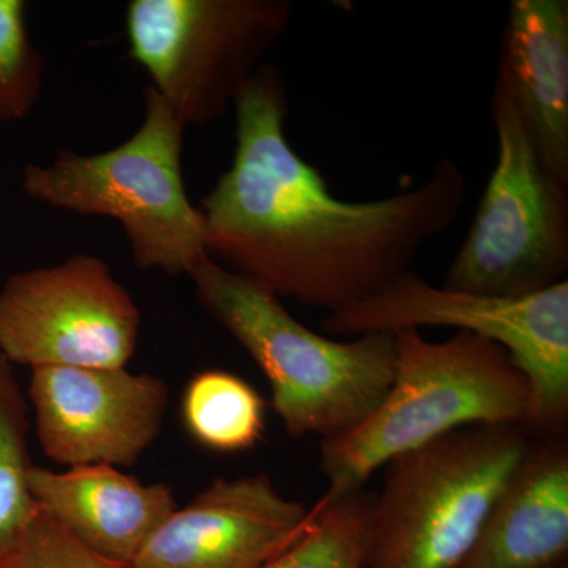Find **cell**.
<instances>
[{
    "label": "cell",
    "mask_w": 568,
    "mask_h": 568,
    "mask_svg": "<svg viewBox=\"0 0 568 568\" xmlns=\"http://www.w3.org/2000/svg\"><path fill=\"white\" fill-rule=\"evenodd\" d=\"M230 170L201 201L209 256L276 297L338 312L409 271L466 203L465 173L437 162L428 181L383 200L351 203L328 192L284 133L282 74L264 63L239 92Z\"/></svg>",
    "instance_id": "6da1fadb"
},
{
    "label": "cell",
    "mask_w": 568,
    "mask_h": 568,
    "mask_svg": "<svg viewBox=\"0 0 568 568\" xmlns=\"http://www.w3.org/2000/svg\"><path fill=\"white\" fill-rule=\"evenodd\" d=\"M394 381L383 402L349 432L321 443V469L328 481L323 503L364 488L390 459L455 429L481 424L529 428V381L503 346L465 331L446 342H428L413 327L394 332Z\"/></svg>",
    "instance_id": "7a4b0ae2"
},
{
    "label": "cell",
    "mask_w": 568,
    "mask_h": 568,
    "mask_svg": "<svg viewBox=\"0 0 568 568\" xmlns=\"http://www.w3.org/2000/svg\"><path fill=\"white\" fill-rule=\"evenodd\" d=\"M204 312L252 355L287 435L328 439L379 406L394 381V334L336 342L310 331L271 291L211 256L189 274Z\"/></svg>",
    "instance_id": "3957f363"
},
{
    "label": "cell",
    "mask_w": 568,
    "mask_h": 568,
    "mask_svg": "<svg viewBox=\"0 0 568 568\" xmlns=\"http://www.w3.org/2000/svg\"><path fill=\"white\" fill-rule=\"evenodd\" d=\"M144 103L132 138L95 155L62 151L48 166L28 164L22 189L48 207L121 223L141 271L189 275L209 253L203 215L183 183L185 126L151 85Z\"/></svg>",
    "instance_id": "277c9868"
},
{
    "label": "cell",
    "mask_w": 568,
    "mask_h": 568,
    "mask_svg": "<svg viewBox=\"0 0 568 568\" xmlns=\"http://www.w3.org/2000/svg\"><path fill=\"white\" fill-rule=\"evenodd\" d=\"M532 440L526 425H473L390 459L366 568L457 567Z\"/></svg>",
    "instance_id": "5b68a950"
},
{
    "label": "cell",
    "mask_w": 568,
    "mask_h": 568,
    "mask_svg": "<svg viewBox=\"0 0 568 568\" xmlns=\"http://www.w3.org/2000/svg\"><path fill=\"white\" fill-rule=\"evenodd\" d=\"M497 160L440 286L518 298L567 282L568 185L549 174L507 82L493 97Z\"/></svg>",
    "instance_id": "8992f818"
},
{
    "label": "cell",
    "mask_w": 568,
    "mask_h": 568,
    "mask_svg": "<svg viewBox=\"0 0 568 568\" xmlns=\"http://www.w3.org/2000/svg\"><path fill=\"white\" fill-rule=\"evenodd\" d=\"M291 13L286 0H133L130 55L183 126L205 125L234 106Z\"/></svg>",
    "instance_id": "52a82bcc"
},
{
    "label": "cell",
    "mask_w": 568,
    "mask_h": 568,
    "mask_svg": "<svg viewBox=\"0 0 568 568\" xmlns=\"http://www.w3.org/2000/svg\"><path fill=\"white\" fill-rule=\"evenodd\" d=\"M455 327L491 339L528 377L530 432L562 435L568 418V282L518 298L485 297L433 286L416 272L335 313L332 335H365L402 328Z\"/></svg>",
    "instance_id": "ba28073f"
},
{
    "label": "cell",
    "mask_w": 568,
    "mask_h": 568,
    "mask_svg": "<svg viewBox=\"0 0 568 568\" xmlns=\"http://www.w3.org/2000/svg\"><path fill=\"white\" fill-rule=\"evenodd\" d=\"M140 328L132 294L92 254L18 272L0 290V355L11 365L122 368Z\"/></svg>",
    "instance_id": "9c48e42d"
},
{
    "label": "cell",
    "mask_w": 568,
    "mask_h": 568,
    "mask_svg": "<svg viewBox=\"0 0 568 568\" xmlns=\"http://www.w3.org/2000/svg\"><path fill=\"white\" fill-rule=\"evenodd\" d=\"M29 398L37 437L52 462L69 467L133 466L162 432L166 383L122 368H32Z\"/></svg>",
    "instance_id": "30bf717a"
},
{
    "label": "cell",
    "mask_w": 568,
    "mask_h": 568,
    "mask_svg": "<svg viewBox=\"0 0 568 568\" xmlns=\"http://www.w3.org/2000/svg\"><path fill=\"white\" fill-rule=\"evenodd\" d=\"M312 508L280 495L265 474L215 478L149 538L136 568H264L293 547Z\"/></svg>",
    "instance_id": "8fae6325"
},
{
    "label": "cell",
    "mask_w": 568,
    "mask_h": 568,
    "mask_svg": "<svg viewBox=\"0 0 568 568\" xmlns=\"http://www.w3.org/2000/svg\"><path fill=\"white\" fill-rule=\"evenodd\" d=\"M29 485L44 514L103 558L133 564L149 538L178 510L173 488L141 484L118 467L32 466Z\"/></svg>",
    "instance_id": "7c38bea8"
},
{
    "label": "cell",
    "mask_w": 568,
    "mask_h": 568,
    "mask_svg": "<svg viewBox=\"0 0 568 568\" xmlns=\"http://www.w3.org/2000/svg\"><path fill=\"white\" fill-rule=\"evenodd\" d=\"M568 443L532 440L455 568H568Z\"/></svg>",
    "instance_id": "4fadbf2b"
},
{
    "label": "cell",
    "mask_w": 568,
    "mask_h": 568,
    "mask_svg": "<svg viewBox=\"0 0 568 568\" xmlns=\"http://www.w3.org/2000/svg\"><path fill=\"white\" fill-rule=\"evenodd\" d=\"M497 74L548 173L568 185L567 0L510 3Z\"/></svg>",
    "instance_id": "5bb4252c"
},
{
    "label": "cell",
    "mask_w": 568,
    "mask_h": 568,
    "mask_svg": "<svg viewBox=\"0 0 568 568\" xmlns=\"http://www.w3.org/2000/svg\"><path fill=\"white\" fill-rule=\"evenodd\" d=\"M182 420L194 443L216 454L253 450L263 439L265 403L245 379L205 369L186 384Z\"/></svg>",
    "instance_id": "9a60e30c"
},
{
    "label": "cell",
    "mask_w": 568,
    "mask_h": 568,
    "mask_svg": "<svg viewBox=\"0 0 568 568\" xmlns=\"http://www.w3.org/2000/svg\"><path fill=\"white\" fill-rule=\"evenodd\" d=\"M28 432V402L13 365L0 355V568L20 548L39 511L29 485Z\"/></svg>",
    "instance_id": "2e32d148"
},
{
    "label": "cell",
    "mask_w": 568,
    "mask_h": 568,
    "mask_svg": "<svg viewBox=\"0 0 568 568\" xmlns=\"http://www.w3.org/2000/svg\"><path fill=\"white\" fill-rule=\"evenodd\" d=\"M375 496L364 488L317 500L297 541L264 568H366Z\"/></svg>",
    "instance_id": "e0dca14e"
},
{
    "label": "cell",
    "mask_w": 568,
    "mask_h": 568,
    "mask_svg": "<svg viewBox=\"0 0 568 568\" xmlns=\"http://www.w3.org/2000/svg\"><path fill=\"white\" fill-rule=\"evenodd\" d=\"M28 3L0 0V122L24 119L43 88V58L29 39Z\"/></svg>",
    "instance_id": "ac0fdd59"
},
{
    "label": "cell",
    "mask_w": 568,
    "mask_h": 568,
    "mask_svg": "<svg viewBox=\"0 0 568 568\" xmlns=\"http://www.w3.org/2000/svg\"><path fill=\"white\" fill-rule=\"evenodd\" d=\"M3 568H136L97 555L39 507L28 532Z\"/></svg>",
    "instance_id": "d6986e66"
}]
</instances>
